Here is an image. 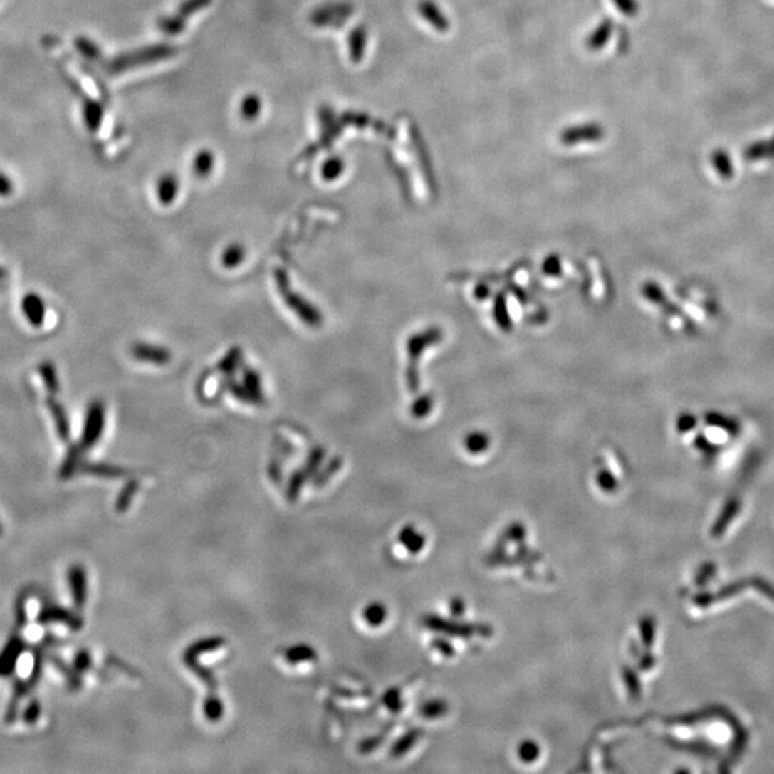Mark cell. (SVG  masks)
I'll return each mask as SVG.
<instances>
[{"label": "cell", "mask_w": 774, "mask_h": 774, "mask_svg": "<svg viewBox=\"0 0 774 774\" xmlns=\"http://www.w3.org/2000/svg\"><path fill=\"white\" fill-rule=\"evenodd\" d=\"M31 648L28 641L21 635V631H15L0 651V679L11 677L16 667L19 658Z\"/></svg>", "instance_id": "6da1fadb"}, {"label": "cell", "mask_w": 774, "mask_h": 774, "mask_svg": "<svg viewBox=\"0 0 774 774\" xmlns=\"http://www.w3.org/2000/svg\"><path fill=\"white\" fill-rule=\"evenodd\" d=\"M36 622L39 625H51L55 622H61L73 631H78L82 628V619L79 615H76L75 612L69 611L65 607H61L55 602H48V601L42 604L36 615Z\"/></svg>", "instance_id": "7a4b0ae2"}, {"label": "cell", "mask_w": 774, "mask_h": 774, "mask_svg": "<svg viewBox=\"0 0 774 774\" xmlns=\"http://www.w3.org/2000/svg\"><path fill=\"white\" fill-rule=\"evenodd\" d=\"M105 424V407L100 402H93L88 407L80 445L83 449L92 448L102 434Z\"/></svg>", "instance_id": "3957f363"}, {"label": "cell", "mask_w": 774, "mask_h": 774, "mask_svg": "<svg viewBox=\"0 0 774 774\" xmlns=\"http://www.w3.org/2000/svg\"><path fill=\"white\" fill-rule=\"evenodd\" d=\"M278 284L281 287V291L286 293L284 296H286V300H287L288 305L297 311L298 317H301L304 321H307L311 325H315V324H318L321 321L320 313L315 308H313L308 303L303 301L294 293L287 291V286H286V280L283 278V274H281V277H278Z\"/></svg>", "instance_id": "277c9868"}, {"label": "cell", "mask_w": 774, "mask_h": 774, "mask_svg": "<svg viewBox=\"0 0 774 774\" xmlns=\"http://www.w3.org/2000/svg\"><path fill=\"white\" fill-rule=\"evenodd\" d=\"M68 582L75 607L82 608L88 598V582L85 570L80 565H72L68 572Z\"/></svg>", "instance_id": "5b68a950"}, {"label": "cell", "mask_w": 774, "mask_h": 774, "mask_svg": "<svg viewBox=\"0 0 774 774\" xmlns=\"http://www.w3.org/2000/svg\"><path fill=\"white\" fill-rule=\"evenodd\" d=\"M22 311L32 325L39 327L43 324L45 315H46V307L41 296L35 293L26 294L22 300Z\"/></svg>", "instance_id": "8992f818"}, {"label": "cell", "mask_w": 774, "mask_h": 774, "mask_svg": "<svg viewBox=\"0 0 774 774\" xmlns=\"http://www.w3.org/2000/svg\"><path fill=\"white\" fill-rule=\"evenodd\" d=\"M132 353L138 360H144L147 363H154V365H165L169 360V353L165 349L155 347L151 345H137L132 349Z\"/></svg>", "instance_id": "52a82bcc"}, {"label": "cell", "mask_w": 774, "mask_h": 774, "mask_svg": "<svg viewBox=\"0 0 774 774\" xmlns=\"http://www.w3.org/2000/svg\"><path fill=\"white\" fill-rule=\"evenodd\" d=\"M46 406L49 409V412L52 413V417H53V422H55V427H56V432L59 434V437L66 441L69 439V422H68V416L62 407L61 403H58L56 400L53 399H48L46 400Z\"/></svg>", "instance_id": "ba28073f"}, {"label": "cell", "mask_w": 774, "mask_h": 774, "mask_svg": "<svg viewBox=\"0 0 774 774\" xmlns=\"http://www.w3.org/2000/svg\"><path fill=\"white\" fill-rule=\"evenodd\" d=\"M179 191V181L174 174L162 175L158 181V198L161 204L169 205L174 202L177 194Z\"/></svg>", "instance_id": "9c48e42d"}, {"label": "cell", "mask_w": 774, "mask_h": 774, "mask_svg": "<svg viewBox=\"0 0 774 774\" xmlns=\"http://www.w3.org/2000/svg\"><path fill=\"white\" fill-rule=\"evenodd\" d=\"M261 109H263L261 98L256 93L246 95L240 103V114L243 120L249 122L256 121L261 115Z\"/></svg>", "instance_id": "30bf717a"}, {"label": "cell", "mask_w": 774, "mask_h": 774, "mask_svg": "<svg viewBox=\"0 0 774 774\" xmlns=\"http://www.w3.org/2000/svg\"><path fill=\"white\" fill-rule=\"evenodd\" d=\"M31 591L28 590L21 591V594L16 597L15 601V631H23L29 622L28 615V601H29Z\"/></svg>", "instance_id": "8fae6325"}, {"label": "cell", "mask_w": 774, "mask_h": 774, "mask_svg": "<svg viewBox=\"0 0 774 774\" xmlns=\"http://www.w3.org/2000/svg\"><path fill=\"white\" fill-rule=\"evenodd\" d=\"M48 659H49V661L52 662V666H53V667H55V669H56V670H58V671H59V673H61L62 676H65V677H66V681H68V687H69L70 690H78V689L80 687V684H82V683H80V679H79V676H78L76 670L73 671V670H72V669H70V667H69V666L66 664V662H65V661H63V659H62V658H61L59 655H56V654H51V655H48Z\"/></svg>", "instance_id": "7c38bea8"}, {"label": "cell", "mask_w": 774, "mask_h": 774, "mask_svg": "<svg viewBox=\"0 0 774 774\" xmlns=\"http://www.w3.org/2000/svg\"><path fill=\"white\" fill-rule=\"evenodd\" d=\"M214 154L208 150H201L194 158V172L198 177H206L214 169Z\"/></svg>", "instance_id": "4fadbf2b"}, {"label": "cell", "mask_w": 774, "mask_h": 774, "mask_svg": "<svg viewBox=\"0 0 774 774\" xmlns=\"http://www.w3.org/2000/svg\"><path fill=\"white\" fill-rule=\"evenodd\" d=\"M39 375L45 383V387L48 389L49 393L55 394L58 390H59V379H58V375H56V369L53 366V363L51 362H43L39 367Z\"/></svg>", "instance_id": "5bb4252c"}, {"label": "cell", "mask_w": 774, "mask_h": 774, "mask_svg": "<svg viewBox=\"0 0 774 774\" xmlns=\"http://www.w3.org/2000/svg\"><path fill=\"white\" fill-rule=\"evenodd\" d=\"M79 458H80V451L76 446L70 448L59 471L61 479H69L75 474V471L79 468Z\"/></svg>", "instance_id": "9a60e30c"}, {"label": "cell", "mask_w": 774, "mask_h": 774, "mask_svg": "<svg viewBox=\"0 0 774 774\" xmlns=\"http://www.w3.org/2000/svg\"><path fill=\"white\" fill-rule=\"evenodd\" d=\"M345 171V162L342 158H328L321 167V175L324 181H335Z\"/></svg>", "instance_id": "2e32d148"}, {"label": "cell", "mask_w": 774, "mask_h": 774, "mask_svg": "<svg viewBox=\"0 0 774 774\" xmlns=\"http://www.w3.org/2000/svg\"><path fill=\"white\" fill-rule=\"evenodd\" d=\"M713 165L716 168V171L723 177V178H730L733 175V162H731V158L728 157L727 152L718 150V151H714L713 154Z\"/></svg>", "instance_id": "e0dca14e"}, {"label": "cell", "mask_w": 774, "mask_h": 774, "mask_svg": "<svg viewBox=\"0 0 774 774\" xmlns=\"http://www.w3.org/2000/svg\"><path fill=\"white\" fill-rule=\"evenodd\" d=\"M244 257H246L244 247L240 244H231L223 253V264L227 268H233L240 266L244 261Z\"/></svg>", "instance_id": "ac0fdd59"}, {"label": "cell", "mask_w": 774, "mask_h": 774, "mask_svg": "<svg viewBox=\"0 0 774 774\" xmlns=\"http://www.w3.org/2000/svg\"><path fill=\"white\" fill-rule=\"evenodd\" d=\"M41 714H42V704L38 699H32L29 700V703L26 704L25 710L22 711V720L25 724H29V726H33L38 723V720L41 718Z\"/></svg>", "instance_id": "d6986e66"}, {"label": "cell", "mask_w": 774, "mask_h": 774, "mask_svg": "<svg viewBox=\"0 0 774 774\" xmlns=\"http://www.w3.org/2000/svg\"><path fill=\"white\" fill-rule=\"evenodd\" d=\"M768 155H770L768 142H755V144H751L746 150V158L748 161H758V159L767 158Z\"/></svg>", "instance_id": "ffe728a7"}, {"label": "cell", "mask_w": 774, "mask_h": 774, "mask_svg": "<svg viewBox=\"0 0 774 774\" xmlns=\"http://www.w3.org/2000/svg\"><path fill=\"white\" fill-rule=\"evenodd\" d=\"M100 108L98 105H88L85 106V122L89 127V130H95L100 124Z\"/></svg>", "instance_id": "44dd1931"}, {"label": "cell", "mask_w": 774, "mask_h": 774, "mask_svg": "<svg viewBox=\"0 0 774 774\" xmlns=\"http://www.w3.org/2000/svg\"><path fill=\"white\" fill-rule=\"evenodd\" d=\"M76 46H78L79 52H80L82 55H85L86 58H89V59L98 56L99 49H98L89 39H78V41H76Z\"/></svg>", "instance_id": "7402d4cb"}, {"label": "cell", "mask_w": 774, "mask_h": 774, "mask_svg": "<svg viewBox=\"0 0 774 774\" xmlns=\"http://www.w3.org/2000/svg\"><path fill=\"white\" fill-rule=\"evenodd\" d=\"M90 667V655L86 651H79L75 655V670L85 671Z\"/></svg>", "instance_id": "603a6c76"}, {"label": "cell", "mask_w": 774, "mask_h": 774, "mask_svg": "<svg viewBox=\"0 0 774 774\" xmlns=\"http://www.w3.org/2000/svg\"><path fill=\"white\" fill-rule=\"evenodd\" d=\"M14 192V182L5 174L0 172V197H9Z\"/></svg>", "instance_id": "cb8c5ba5"}, {"label": "cell", "mask_w": 774, "mask_h": 774, "mask_svg": "<svg viewBox=\"0 0 774 774\" xmlns=\"http://www.w3.org/2000/svg\"><path fill=\"white\" fill-rule=\"evenodd\" d=\"M694 426H696V417H694V416H691V414H683V416H680V419H679V429H680V432L686 433V432H689V430H690L691 427H694Z\"/></svg>", "instance_id": "d4e9b609"}, {"label": "cell", "mask_w": 774, "mask_h": 774, "mask_svg": "<svg viewBox=\"0 0 774 774\" xmlns=\"http://www.w3.org/2000/svg\"><path fill=\"white\" fill-rule=\"evenodd\" d=\"M615 2L618 4V8L625 14H632L635 11L634 0H615Z\"/></svg>", "instance_id": "484cf974"}, {"label": "cell", "mask_w": 774, "mask_h": 774, "mask_svg": "<svg viewBox=\"0 0 774 774\" xmlns=\"http://www.w3.org/2000/svg\"><path fill=\"white\" fill-rule=\"evenodd\" d=\"M768 150H770V155H768V157H770V158H774V138H773V141L768 142Z\"/></svg>", "instance_id": "4316f807"}, {"label": "cell", "mask_w": 774, "mask_h": 774, "mask_svg": "<svg viewBox=\"0 0 774 774\" xmlns=\"http://www.w3.org/2000/svg\"><path fill=\"white\" fill-rule=\"evenodd\" d=\"M5 276H6V274H5V271H4L2 268H0V283H2V280L5 278Z\"/></svg>", "instance_id": "83f0119b"}, {"label": "cell", "mask_w": 774, "mask_h": 774, "mask_svg": "<svg viewBox=\"0 0 774 774\" xmlns=\"http://www.w3.org/2000/svg\"><path fill=\"white\" fill-rule=\"evenodd\" d=\"M2 533H4V526H2V523H0V536H2Z\"/></svg>", "instance_id": "f1b7e54d"}]
</instances>
